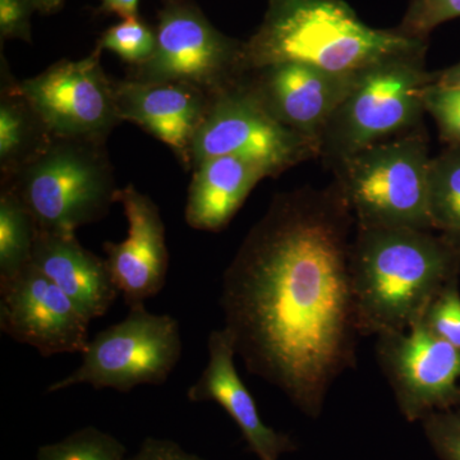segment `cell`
<instances>
[{"label": "cell", "mask_w": 460, "mask_h": 460, "mask_svg": "<svg viewBox=\"0 0 460 460\" xmlns=\"http://www.w3.org/2000/svg\"><path fill=\"white\" fill-rule=\"evenodd\" d=\"M429 210L432 228L460 251V146L447 145L431 157Z\"/></svg>", "instance_id": "ffe728a7"}, {"label": "cell", "mask_w": 460, "mask_h": 460, "mask_svg": "<svg viewBox=\"0 0 460 460\" xmlns=\"http://www.w3.org/2000/svg\"><path fill=\"white\" fill-rule=\"evenodd\" d=\"M181 349L177 320L137 305L129 308L126 319L96 334L80 367L51 384L47 393L81 384L122 393L140 385H163L181 361Z\"/></svg>", "instance_id": "52a82bcc"}, {"label": "cell", "mask_w": 460, "mask_h": 460, "mask_svg": "<svg viewBox=\"0 0 460 460\" xmlns=\"http://www.w3.org/2000/svg\"><path fill=\"white\" fill-rule=\"evenodd\" d=\"M38 226L16 193H0V283L16 278L32 263Z\"/></svg>", "instance_id": "44dd1931"}, {"label": "cell", "mask_w": 460, "mask_h": 460, "mask_svg": "<svg viewBox=\"0 0 460 460\" xmlns=\"http://www.w3.org/2000/svg\"><path fill=\"white\" fill-rule=\"evenodd\" d=\"M270 172L234 155L208 157L193 166L184 217L190 228L219 233L228 226L251 190Z\"/></svg>", "instance_id": "ac0fdd59"}, {"label": "cell", "mask_w": 460, "mask_h": 460, "mask_svg": "<svg viewBox=\"0 0 460 460\" xmlns=\"http://www.w3.org/2000/svg\"><path fill=\"white\" fill-rule=\"evenodd\" d=\"M156 50L127 77L140 83L186 84L210 96L234 86L246 72L244 41L217 29L193 0H162Z\"/></svg>", "instance_id": "ba28073f"}, {"label": "cell", "mask_w": 460, "mask_h": 460, "mask_svg": "<svg viewBox=\"0 0 460 460\" xmlns=\"http://www.w3.org/2000/svg\"><path fill=\"white\" fill-rule=\"evenodd\" d=\"M208 361L201 376L187 390L195 402H215L234 420L251 452L260 460H278L281 454L295 452V441L265 425L255 399L248 392L235 367L234 341L226 328L208 335Z\"/></svg>", "instance_id": "2e32d148"}, {"label": "cell", "mask_w": 460, "mask_h": 460, "mask_svg": "<svg viewBox=\"0 0 460 460\" xmlns=\"http://www.w3.org/2000/svg\"><path fill=\"white\" fill-rule=\"evenodd\" d=\"M234 155L255 162L277 177L320 156L319 147L278 122L238 81L211 96L192 150V169L208 157Z\"/></svg>", "instance_id": "9c48e42d"}, {"label": "cell", "mask_w": 460, "mask_h": 460, "mask_svg": "<svg viewBox=\"0 0 460 460\" xmlns=\"http://www.w3.org/2000/svg\"><path fill=\"white\" fill-rule=\"evenodd\" d=\"M156 29L141 17L127 18L108 27L96 45L119 57L128 66L144 65L156 50Z\"/></svg>", "instance_id": "603a6c76"}, {"label": "cell", "mask_w": 460, "mask_h": 460, "mask_svg": "<svg viewBox=\"0 0 460 460\" xmlns=\"http://www.w3.org/2000/svg\"><path fill=\"white\" fill-rule=\"evenodd\" d=\"M115 202L122 205L128 234L122 242L102 244L109 271L129 308L145 305L162 292L169 269L165 224L150 196L133 184L118 190Z\"/></svg>", "instance_id": "5bb4252c"}, {"label": "cell", "mask_w": 460, "mask_h": 460, "mask_svg": "<svg viewBox=\"0 0 460 460\" xmlns=\"http://www.w3.org/2000/svg\"><path fill=\"white\" fill-rule=\"evenodd\" d=\"M422 422L436 453L444 460H460V411H434Z\"/></svg>", "instance_id": "4316f807"}, {"label": "cell", "mask_w": 460, "mask_h": 460, "mask_svg": "<svg viewBox=\"0 0 460 460\" xmlns=\"http://www.w3.org/2000/svg\"><path fill=\"white\" fill-rule=\"evenodd\" d=\"M376 357L402 416L414 422L460 402V350L422 321L377 335Z\"/></svg>", "instance_id": "8fae6325"}, {"label": "cell", "mask_w": 460, "mask_h": 460, "mask_svg": "<svg viewBox=\"0 0 460 460\" xmlns=\"http://www.w3.org/2000/svg\"><path fill=\"white\" fill-rule=\"evenodd\" d=\"M31 0H0V40L32 42Z\"/></svg>", "instance_id": "83f0119b"}, {"label": "cell", "mask_w": 460, "mask_h": 460, "mask_svg": "<svg viewBox=\"0 0 460 460\" xmlns=\"http://www.w3.org/2000/svg\"><path fill=\"white\" fill-rule=\"evenodd\" d=\"M36 460H127L118 438L96 428L72 432L58 443L42 445Z\"/></svg>", "instance_id": "7402d4cb"}, {"label": "cell", "mask_w": 460, "mask_h": 460, "mask_svg": "<svg viewBox=\"0 0 460 460\" xmlns=\"http://www.w3.org/2000/svg\"><path fill=\"white\" fill-rule=\"evenodd\" d=\"M102 50L63 59L20 87L54 137L107 142L122 123L114 98L113 80L102 68Z\"/></svg>", "instance_id": "30bf717a"}, {"label": "cell", "mask_w": 460, "mask_h": 460, "mask_svg": "<svg viewBox=\"0 0 460 460\" xmlns=\"http://www.w3.org/2000/svg\"><path fill=\"white\" fill-rule=\"evenodd\" d=\"M100 13L117 14L127 18L140 17V0H102Z\"/></svg>", "instance_id": "f546056e"}, {"label": "cell", "mask_w": 460, "mask_h": 460, "mask_svg": "<svg viewBox=\"0 0 460 460\" xmlns=\"http://www.w3.org/2000/svg\"><path fill=\"white\" fill-rule=\"evenodd\" d=\"M122 122L140 127L171 148L186 171H192L193 142L210 107L211 96L198 87L175 83L113 80Z\"/></svg>", "instance_id": "9a60e30c"}, {"label": "cell", "mask_w": 460, "mask_h": 460, "mask_svg": "<svg viewBox=\"0 0 460 460\" xmlns=\"http://www.w3.org/2000/svg\"><path fill=\"white\" fill-rule=\"evenodd\" d=\"M33 8L36 12H40L42 14L56 13L62 8L65 0H31Z\"/></svg>", "instance_id": "1f68e13d"}, {"label": "cell", "mask_w": 460, "mask_h": 460, "mask_svg": "<svg viewBox=\"0 0 460 460\" xmlns=\"http://www.w3.org/2000/svg\"><path fill=\"white\" fill-rule=\"evenodd\" d=\"M426 49L408 51L366 66L330 118L320 141V156L334 168L347 157L422 127L425 91L432 72Z\"/></svg>", "instance_id": "277c9868"}, {"label": "cell", "mask_w": 460, "mask_h": 460, "mask_svg": "<svg viewBox=\"0 0 460 460\" xmlns=\"http://www.w3.org/2000/svg\"><path fill=\"white\" fill-rule=\"evenodd\" d=\"M429 151L428 136L420 127L363 148L332 168L357 228L434 230Z\"/></svg>", "instance_id": "5b68a950"}, {"label": "cell", "mask_w": 460, "mask_h": 460, "mask_svg": "<svg viewBox=\"0 0 460 460\" xmlns=\"http://www.w3.org/2000/svg\"><path fill=\"white\" fill-rule=\"evenodd\" d=\"M423 48L426 40L366 25L344 0H269L261 25L244 41V65L298 62L347 75Z\"/></svg>", "instance_id": "3957f363"}, {"label": "cell", "mask_w": 460, "mask_h": 460, "mask_svg": "<svg viewBox=\"0 0 460 460\" xmlns=\"http://www.w3.org/2000/svg\"><path fill=\"white\" fill-rule=\"evenodd\" d=\"M107 142L54 137L2 187L13 190L40 232L75 233L100 222L117 199Z\"/></svg>", "instance_id": "8992f818"}, {"label": "cell", "mask_w": 460, "mask_h": 460, "mask_svg": "<svg viewBox=\"0 0 460 460\" xmlns=\"http://www.w3.org/2000/svg\"><path fill=\"white\" fill-rule=\"evenodd\" d=\"M354 224L337 181L278 193L223 274L224 328L237 356L311 419L334 381L356 367Z\"/></svg>", "instance_id": "6da1fadb"}, {"label": "cell", "mask_w": 460, "mask_h": 460, "mask_svg": "<svg viewBox=\"0 0 460 460\" xmlns=\"http://www.w3.org/2000/svg\"><path fill=\"white\" fill-rule=\"evenodd\" d=\"M32 265L56 284L89 320L104 316L120 295L107 260L86 250L75 233L38 230Z\"/></svg>", "instance_id": "e0dca14e"}, {"label": "cell", "mask_w": 460, "mask_h": 460, "mask_svg": "<svg viewBox=\"0 0 460 460\" xmlns=\"http://www.w3.org/2000/svg\"><path fill=\"white\" fill-rule=\"evenodd\" d=\"M356 74H332L305 63L280 62L248 69L241 83L278 122L313 141L320 151L323 131Z\"/></svg>", "instance_id": "4fadbf2b"}, {"label": "cell", "mask_w": 460, "mask_h": 460, "mask_svg": "<svg viewBox=\"0 0 460 460\" xmlns=\"http://www.w3.org/2000/svg\"><path fill=\"white\" fill-rule=\"evenodd\" d=\"M127 460H205L186 452L181 445L165 438H147L138 452Z\"/></svg>", "instance_id": "f1b7e54d"}, {"label": "cell", "mask_w": 460, "mask_h": 460, "mask_svg": "<svg viewBox=\"0 0 460 460\" xmlns=\"http://www.w3.org/2000/svg\"><path fill=\"white\" fill-rule=\"evenodd\" d=\"M425 109L434 118L443 141L460 146V89L429 81L425 91Z\"/></svg>", "instance_id": "484cf974"}, {"label": "cell", "mask_w": 460, "mask_h": 460, "mask_svg": "<svg viewBox=\"0 0 460 460\" xmlns=\"http://www.w3.org/2000/svg\"><path fill=\"white\" fill-rule=\"evenodd\" d=\"M423 325L436 337L460 350V293L458 279L450 281L435 296L422 317Z\"/></svg>", "instance_id": "d4e9b609"}, {"label": "cell", "mask_w": 460, "mask_h": 460, "mask_svg": "<svg viewBox=\"0 0 460 460\" xmlns=\"http://www.w3.org/2000/svg\"><path fill=\"white\" fill-rule=\"evenodd\" d=\"M0 174L7 183L49 146L54 136L12 75L2 51L0 71Z\"/></svg>", "instance_id": "d6986e66"}, {"label": "cell", "mask_w": 460, "mask_h": 460, "mask_svg": "<svg viewBox=\"0 0 460 460\" xmlns=\"http://www.w3.org/2000/svg\"><path fill=\"white\" fill-rule=\"evenodd\" d=\"M460 17V0H411L396 31L426 40L429 33L447 21Z\"/></svg>", "instance_id": "cb8c5ba5"}, {"label": "cell", "mask_w": 460, "mask_h": 460, "mask_svg": "<svg viewBox=\"0 0 460 460\" xmlns=\"http://www.w3.org/2000/svg\"><path fill=\"white\" fill-rule=\"evenodd\" d=\"M90 321L32 263L0 283V330L45 358L84 353L90 343Z\"/></svg>", "instance_id": "7c38bea8"}, {"label": "cell", "mask_w": 460, "mask_h": 460, "mask_svg": "<svg viewBox=\"0 0 460 460\" xmlns=\"http://www.w3.org/2000/svg\"><path fill=\"white\" fill-rule=\"evenodd\" d=\"M431 83L440 86L460 89V63L443 71L432 72Z\"/></svg>", "instance_id": "4dcf8cb0"}, {"label": "cell", "mask_w": 460, "mask_h": 460, "mask_svg": "<svg viewBox=\"0 0 460 460\" xmlns=\"http://www.w3.org/2000/svg\"><path fill=\"white\" fill-rule=\"evenodd\" d=\"M350 279L361 337L407 332L450 281L460 251L435 230L357 228Z\"/></svg>", "instance_id": "7a4b0ae2"}]
</instances>
